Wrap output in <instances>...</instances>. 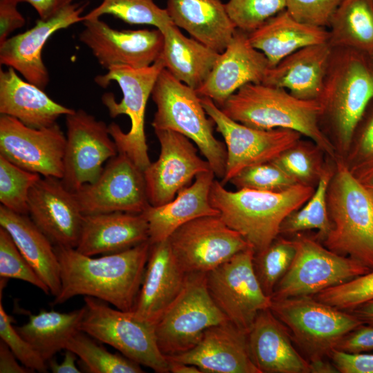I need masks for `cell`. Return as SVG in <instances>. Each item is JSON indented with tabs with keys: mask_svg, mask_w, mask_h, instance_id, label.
I'll list each match as a JSON object with an SVG mask.
<instances>
[{
	"mask_svg": "<svg viewBox=\"0 0 373 373\" xmlns=\"http://www.w3.org/2000/svg\"><path fill=\"white\" fill-rule=\"evenodd\" d=\"M54 248L60 266L61 287L53 305L84 296L120 310L132 311L144 279L151 248L149 241L98 258L84 255L75 248Z\"/></svg>",
	"mask_w": 373,
	"mask_h": 373,
	"instance_id": "6da1fadb",
	"label": "cell"
},
{
	"mask_svg": "<svg viewBox=\"0 0 373 373\" xmlns=\"http://www.w3.org/2000/svg\"><path fill=\"white\" fill-rule=\"evenodd\" d=\"M373 99V75L367 55L348 48H332L318 102L319 126L337 157L347 153L354 129Z\"/></svg>",
	"mask_w": 373,
	"mask_h": 373,
	"instance_id": "7a4b0ae2",
	"label": "cell"
},
{
	"mask_svg": "<svg viewBox=\"0 0 373 373\" xmlns=\"http://www.w3.org/2000/svg\"><path fill=\"white\" fill-rule=\"evenodd\" d=\"M314 190V187L298 184L280 192L248 189L232 191L215 179L209 198L224 222L257 253L280 235L285 218L302 207Z\"/></svg>",
	"mask_w": 373,
	"mask_h": 373,
	"instance_id": "3957f363",
	"label": "cell"
},
{
	"mask_svg": "<svg viewBox=\"0 0 373 373\" xmlns=\"http://www.w3.org/2000/svg\"><path fill=\"white\" fill-rule=\"evenodd\" d=\"M219 108L231 119L252 128L298 131L317 144L329 158L337 157L333 144L320 128L318 100L300 99L283 88L250 83Z\"/></svg>",
	"mask_w": 373,
	"mask_h": 373,
	"instance_id": "277c9868",
	"label": "cell"
},
{
	"mask_svg": "<svg viewBox=\"0 0 373 373\" xmlns=\"http://www.w3.org/2000/svg\"><path fill=\"white\" fill-rule=\"evenodd\" d=\"M327 205L329 229L321 242L372 270L373 198L340 157L334 160Z\"/></svg>",
	"mask_w": 373,
	"mask_h": 373,
	"instance_id": "5b68a950",
	"label": "cell"
},
{
	"mask_svg": "<svg viewBox=\"0 0 373 373\" xmlns=\"http://www.w3.org/2000/svg\"><path fill=\"white\" fill-rule=\"evenodd\" d=\"M151 96L157 108L151 123L154 131L171 130L188 137L209 163L216 177L222 180L227 163L226 146L215 137L214 123L207 117L196 90L164 68Z\"/></svg>",
	"mask_w": 373,
	"mask_h": 373,
	"instance_id": "8992f818",
	"label": "cell"
},
{
	"mask_svg": "<svg viewBox=\"0 0 373 373\" xmlns=\"http://www.w3.org/2000/svg\"><path fill=\"white\" fill-rule=\"evenodd\" d=\"M164 68L159 58L145 68L114 66L108 68L106 74L95 79V82L103 88L112 81L119 84L123 94L122 100L117 102L112 93H106L102 97V102L111 117L128 115L131 128L124 133L117 124L112 122L108 125V131L118 153L126 155L143 171L151 163L144 132L145 111L149 97Z\"/></svg>",
	"mask_w": 373,
	"mask_h": 373,
	"instance_id": "52a82bcc",
	"label": "cell"
},
{
	"mask_svg": "<svg viewBox=\"0 0 373 373\" xmlns=\"http://www.w3.org/2000/svg\"><path fill=\"white\" fill-rule=\"evenodd\" d=\"M270 310L310 363L326 359L343 337L363 324L351 312L311 296L271 298Z\"/></svg>",
	"mask_w": 373,
	"mask_h": 373,
	"instance_id": "ba28073f",
	"label": "cell"
},
{
	"mask_svg": "<svg viewBox=\"0 0 373 373\" xmlns=\"http://www.w3.org/2000/svg\"><path fill=\"white\" fill-rule=\"evenodd\" d=\"M84 303L81 331L140 365L157 373L169 372V361L157 345L155 325L93 297L85 296Z\"/></svg>",
	"mask_w": 373,
	"mask_h": 373,
	"instance_id": "9c48e42d",
	"label": "cell"
},
{
	"mask_svg": "<svg viewBox=\"0 0 373 373\" xmlns=\"http://www.w3.org/2000/svg\"><path fill=\"white\" fill-rule=\"evenodd\" d=\"M229 321L212 299L207 273L186 274L184 285L156 323L158 347L166 356L186 352L210 327Z\"/></svg>",
	"mask_w": 373,
	"mask_h": 373,
	"instance_id": "30bf717a",
	"label": "cell"
},
{
	"mask_svg": "<svg viewBox=\"0 0 373 373\" xmlns=\"http://www.w3.org/2000/svg\"><path fill=\"white\" fill-rule=\"evenodd\" d=\"M291 239L296 254L276 286L272 299L313 296L370 271L361 262L328 249L314 236L299 233Z\"/></svg>",
	"mask_w": 373,
	"mask_h": 373,
	"instance_id": "8fae6325",
	"label": "cell"
},
{
	"mask_svg": "<svg viewBox=\"0 0 373 373\" xmlns=\"http://www.w3.org/2000/svg\"><path fill=\"white\" fill-rule=\"evenodd\" d=\"M249 247L207 273L209 292L227 319L248 332L258 313L270 309L271 298L265 294L256 276Z\"/></svg>",
	"mask_w": 373,
	"mask_h": 373,
	"instance_id": "7c38bea8",
	"label": "cell"
},
{
	"mask_svg": "<svg viewBox=\"0 0 373 373\" xmlns=\"http://www.w3.org/2000/svg\"><path fill=\"white\" fill-rule=\"evenodd\" d=\"M201 102L225 142L227 163L220 182L223 185L246 167L273 161L303 136L290 129L252 128L227 116L210 98L201 97Z\"/></svg>",
	"mask_w": 373,
	"mask_h": 373,
	"instance_id": "4fadbf2b",
	"label": "cell"
},
{
	"mask_svg": "<svg viewBox=\"0 0 373 373\" xmlns=\"http://www.w3.org/2000/svg\"><path fill=\"white\" fill-rule=\"evenodd\" d=\"M168 240L176 261L186 274L207 273L251 247L220 215L193 219L177 229Z\"/></svg>",
	"mask_w": 373,
	"mask_h": 373,
	"instance_id": "5bb4252c",
	"label": "cell"
},
{
	"mask_svg": "<svg viewBox=\"0 0 373 373\" xmlns=\"http://www.w3.org/2000/svg\"><path fill=\"white\" fill-rule=\"evenodd\" d=\"M66 142L61 179L66 189L76 191L99 177L104 164L118 154L108 125L83 109L66 115Z\"/></svg>",
	"mask_w": 373,
	"mask_h": 373,
	"instance_id": "9a60e30c",
	"label": "cell"
},
{
	"mask_svg": "<svg viewBox=\"0 0 373 373\" xmlns=\"http://www.w3.org/2000/svg\"><path fill=\"white\" fill-rule=\"evenodd\" d=\"M84 215L142 213L149 205L144 171L126 155L108 160L96 181L74 192Z\"/></svg>",
	"mask_w": 373,
	"mask_h": 373,
	"instance_id": "2e32d148",
	"label": "cell"
},
{
	"mask_svg": "<svg viewBox=\"0 0 373 373\" xmlns=\"http://www.w3.org/2000/svg\"><path fill=\"white\" fill-rule=\"evenodd\" d=\"M66 142L57 123L33 128L15 117L0 116V155L42 177L62 178Z\"/></svg>",
	"mask_w": 373,
	"mask_h": 373,
	"instance_id": "e0dca14e",
	"label": "cell"
},
{
	"mask_svg": "<svg viewBox=\"0 0 373 373\" xmlns=\"http://www.w3.org/2000/svg\"><path fill=\"white\" fill-rule=\"evenodd\" d=\"M155 133L160 144V155L144 174L149 204L158 207L174 199L196 175L212 169L188 137L171 130Z\"/></svg>",
	"mask_w": 373,
	"mask_h": 373,
	"instance_id": "ac0fdd59",
	"label": "cell"
},
{
	"mask_svg": "<svg viewBox=\"0 0 373 373\" xmlns=\"http://www.w3.org/2000/svg\"><path fill=\"white\" fill-rule=\"evenodd\" d=\"M79 38L107 70L114 66L148 67L160 57L164 36L159 29L118 30L99 18L85 19Z\"/></svg>",
	"mask_w": 373,
	"mask_h": 373,
	"instance_id": "d6986e66",
	"label": "cell"
},
{
	"mask_svg": "<svg viewBox=\"0 0 373 373\" xmlns=\"http://www.w3.org/2000/svg\"><path fill=\"white\" fill-rule=\"evenodd\" d=\"M28 216L55 247H77L84 214L73 192L61 179L42 177L28 200Z\"/></svg>",
	"mask_w": 373,
	"mask_h": 373,
	"instance_id": "ffe728a7",
	"label": "cell"
},
{
	"mask_svg": "<svg viewBox=\"0 0 373 373\" xmlns=\"http://www.w3.org/2000/svg\"><path fill=\"white\" fill-rule=\"evenodd\" d=\"M86 4L72 3L51 18L39 19L24 32L8 38L0 44V63L14 68L26 81L44 90L49 73L42 59V50L48 39L57 30L84 21L81 16Z\"/></svg>",
	"mask_w": 373,
	"mask_h": 373,
	"instance_id": "44dd1931",
	"label": "cell"
},
{
	"mask_svg": "<svg viewBox=\"0 0 373 373\" xmlns=\"http://www.w3.org/2000/svg\"><path fill=\"white\" fill-rule=\"evenodd\" d=\"M269 64L265 55L250 43L248 33L236 29L204 83L196 90L220 107L245 84L262 83Z\"/></svg>",
	"mask_w": 373,
	"mask_h": 373,
	"instance_id": "7402d4cb",
	"label": "cell"
},
{
	"mask_svg": "<svg viewBox=\"0 0 373 373\" xmlns=\"http://www.w3.org/2000/svg\"><path fill=\"white\" fill-rule=\"evenodd\" d=\"M166 358L194 365L202 373H260L251 356L248 334L229 321L207 329L191 350Z\"/></svg>",
	"mask_w": 373,
	"mask_h": 373,
	"instance_id": "603a6c76",
	"label": "cell"
},
{
	"mask_svg": "<svg viewBox=\"0 0 373 373\" xmlns=\"http://www.w3.org/2000/svg\"><path fill=\"white\" fill-rule=\"evenodd\" d=\"M186 277L168 239L151 245L144 279L131 311L133 314L155 325L182 291Z\"/></svg>",
	"mask_w": 373,
	"mask_h": 373,
	"instance_id": "cb8c5ba5",
	"label": "cell"
},
{
	"mask_svg": "<svg viewBox=\"0 0 373 373\" xmlns=\"http://www.w3.org/2000/svg\"><path fill=\"white\" fill-rule=\"evenodd\" d=\"M248 343L260 373H312L310 363L294 347L289 331L270 309L258 313Z\"/></svg>",
	"mask_w": 373,
	"mask_h": 373,
	"instance_id": "d4e9b609",
	"label": "cell"
},
{
	"mask_svg": "<svg viewBox=\"0 0 373 373\" xmlns=\"http://www.w3.org/2000/svg\"><path fill=\"white\" fill-rule=\"evenodd\" d=\"M149 238L148 223L142 213L84 215L75 249L88 256L108 255L129 249Z\"/></svg>",
	"mask_w": 373,
	"mask_h": 373,
	"instance_id": "484cf974",
	"label": "cell"
},
{
	"mask_svg": "<svg viewBox=\"0 0 373 373\" xmlns=\"http://www.w3.org/2000/svg\"><path fill=\"white\" fill-rule=\"evenodd\" d=\"M215 178L212 170L202 172L171 201L158 207L149 205L142 213L148 223L151 245L167 240L177 229L193 219L219 215L209 198Z\"/></svg>",
	"mask_w": 373,
	"mask_h": 373,
	"instance_id": "4316f807",
	"label": "cell"
},
{
	"mask_svg": "<svg viewBox=\"0 0 373 373\" xmlns=\"http://www.w3.org/2000/svg\"><path fill=\"white\" fill-rule=\"evenodd\" d=\"M332 50L328 42L302 48L269 68L262 84L287 89L300 99L318 100Z\"/></svg>",
	"mask_w": 373,
	"mask_h": 373,
	"instance_id": "83f0119b",
	"label": "cell"
},
{
	"mask_svg": "<svg viewBox=\"0 0 373 373\" xmlns=\"http://www.w3.org/2000/svg\"><path fill=\"white\" fill-rule=\"evenodd\" d=\"M74 111L52 100L41 88L21 79L14 68L1 69V115L15 117L30 128H43Z\"/></svg>",
	"mask_w": 373,
	"mask_h": 373,
	"instance_id": "f1b7e54d",
	"label": "cell"
},
{
	"mask_svg": "<svg viewBox=\"0 0 373 373\" xmlns=\"http://www.w3.org/2000/svg\"><path fill=\"white\" fill-rule=\"evenodd\" d=\"M166 9L175 25L218 53L237 29L222 0H167Z\"/></svg>",
	"mask_w": 373,
	"mask_h": 373,
	"instance_id": "f546056e",
	"label": "cell"
},
{
	"mask_svg": "<svg viewBox=\"0 0 373 373\" xmlns=\"http://www.w3.org/2000/svg\"><path fill=\"white\" fill-rule=\"evenodd\" d=\"M248 37L265 55L271 68L302 48L328 42L329 32L297 21L285 9L249 32Z\"/></svg>",
	"mask_w": 373,
	"mask_h": 373,
	"instance_id": "4dcf8cb0",
	"label": "cell"
},
{
	"mask_svg": "<svg viewBox=\"0 0 373 373\" xmlns=\"http://www.w3.org/2000/svg\"><path fill=\"white\" fill-rule=\"evenodd\" d=\"M0 226L11 236L17 248L39 277L57 296L61 290L59 262L54 245L28 215L0 206Z\"/></svg>",
	"mask_w": 373,
	"mask_h": 373,
	"instance_id": "1f68e13d",
	"label": "cell"
},
{
	"mask_svg": "<svg viewBox=\"0 0 373 373\" xmlns=\"http://www.w3.org/2000/svg\"><path fill=\"white\" fill-rule=\"evenodd\" d=\"M160 30L164 36V45L159 58L164 68L197 90L207 79L220 53L186 37L172 21Z\"/></svg>",
	"mask_w": 373,
	"mask_h": 373,
	"instance_id": "d6a6232c",
	"label": "cell"
},
{
	"mask_svg": "<svg viewBox=\"0 0 373 373\" xmlns=\"http://www.w3.org/2000/svg\"><path fill=\"white\" fill-rule=\"evenodd\" d=\"M84 313V306L68 313L42 309L15 328L47 363L65 350L68 341L80 331Z\"/></svg>",
	"mask_w": 373,
	"mask_h": 373,
	"instance_id": "836d02e7",
	"label": "cell"
},
{
	"mask_svg": "<svg viewBox=\"0 0 373 373\" xmlns=\"http://www.w3.org/2000/svg\"><path fill=\"white\" fill-rule=\"evenodd\" d=\"M328 27L332 48L370 53L373 50V0H343Z\"/></svg>",
	"mask_w": 373,
	"mask_h": 373,
	"instance_id": "e575fe53",
	"label": "cell"
},
{
	"mask_svg": "<svg viewBox=\"0 0 373 373\" xmlns=\"http://www.w3.org/2000/svg\"><path fill=\"white\" fill-rule=\"evenodd\" d=\"M334 171V160H329L314 193L302 207L285 218L279 236L291 237L308 230H316L315 238L323 241L329 229L327 191Z\"/></svg>",
	"mask_w": 373,
	"mask_h": 373,
	"instance_id": "d590c367",
	"label": "cell"
},
{
	"mask_svg": "<svg viewBox=\"0 0 373 373\" xmlns=\"http://www.w3.org/2000/svg\"><path fill=\"white\" fill-rule=\"evenodd\" d=\"M328 157L314 141L300 139L271 162L298 184L316 187L328 162Z\"/></svg>",
	"mask_w": 373,
	"mask_h": 373,
	"instance_id": "8d00e7d4",
	"label": "cell"
},
{
	"mask_svg": "<svg viewBox=\"0 0 373 373\" xmlns=\"http://www.w3.org/2000/svg\"><path fill=\"white\" fill-rule=\"evenodd\" d=\"M65 350L73 352L84 370L91 373H142L140 365L124 355L113 354L97 340L79 331L67 343Z\"/></svg>",
	"mask_w": 373,
	"mask_h": 373,
	"instance_id": "74e56055",
	"label": "cell"
},
{
	"mask_svg": "<svg viewBox=\"0 0 373 373\" xmlns=\"http://www.w3.org/2000/svg\"><path fill=\"white\" fill-rule=\"evenodd\" d=\"M296 254L291 238L278 236L266 249L255 253L253 266L258 282L271 297L276 286L290 267Z\"/></svg>",
	"mask_w": 373,
	"mask_h": 373,
	"instance_id": "f35d334b",
	"label": "cell"
},
{
	"mask_svg": "<svg viewBox=\"0 0 373 373\" xmlns=\"http://www.w3.org/2000/svg\"><path fill=\"white\" fill-rule=\"evenodd\" d=\"M104 15H113L129 24L151 25L159 30L171 21L166 9L159 7L153 0H103L84 17L85 20Z\"/></svg>",
	"mask_w": 373,
	"mask_h": 373,
	"instance_id": "ab89813d",
	"label": "cell"
},
{
	"mask_svg": "<svg viewBox=\"0 0 373 373\" xmlns=\"http://www.w3.org/2000/svg\"><path fill=\"white\" fill-rule=\"evenodd\" d=\"M41 178L0 155L1 205L15 213L28 215V200L33 185Z\"/></svg>",
	"mask_w": 373,
	"mask_h": 373,
	"instance_id": "60d3db41",
	"label": "cell"
},
{
	"mask_svg": "<svg viewBox=\"0 0 373 373\" xmlns=\"http://www.w3.org/2000/svg\"><path fill=\"white\" fill-rule=\"evenodd\" d=\"M341 159L360 182L373 175V99L354 129L347 153Z\"/></svg>",
	"mask_w": 373,
	"mask_h": 373,
	"instance_id": "b9f144b4",
	"label": "cell"
},
{
	"mask_svg": "<svg viewBox=\"0 0 373 373\" xmlns=\"http://www.w3.org/2000/svg\"><path fill=\"white\" fill-rule=\"evenodd\" d=\"M229 182L238 189H248L268 192L283 191L298 184L271 162L246 167Z\"/></svg>",
	"mask_w": 373,
	"mask_h": 373,
	"instance_id": "7bdbcfd3",
	"label": "cell"
},
{
	"mask_svg": "<svg viewBox=\"0 0 373 373\" xmlns=\"http://www.w3.org/2000/svg\"><path fill=\"white\" fill-rule=\"evenodd\" d=\"M227 13L237 29L247 33L286 9L285 0H228Z\"/></svg>",
	"mask_w": 373,
	"mask_h": 373,
	"instance_id": "ee69618b",
	"label": "cell"
},
{
	"mask_svg": "<svg viewBox=\"0 0 373 373\" xmlns=\"http://www.w3.org/2000/svg\"><path fill=\"white\" fill-rule=\"evenodd\" d=\"M338 309L350 311L373 300V269L343 284L329 287L313 296Z\"/></svg>",
	"mask_w": 373,
	"mask_h": 373,
	"instance_id": "f6af8a7d",
	"label": "cell"
},
{
	"mask_svg": "<svg viewBox=\"0 0 373 373\" xmlns=\"http://www.w3.org/2000/svg\"><path fill=\"white\" fill-rule=\"evenodd\" d=\"M0 278L27 282L48 295V286L21 254L9 233L0 227Z\"/></svg>",
	"mask_w": 373,
	"mask_h": 373,
	"instance_id": "bcb514c9",
	"label": "cell"
},
{
	"mask_svg": "<svg viewBox=\"0 0 373 373\" xmlns=\"http://www.w3.org/2000/svg\"><path fill=\"white\" fill-rule=\"evenodd\" d=\"M0 299V337L20 363L33 372H47L48 364L12 325Z\"/></svg>",
	"mask_w": 373,
	"mask_h": 373,
	"instance_id": "7dc6e473",
	"label": "cell"
},
{
	"mask_svg": "<svg viewBox=\"0 0 373 373\" xmlns=\"http://www.w3.org/2000/svg\"><path fill=\"white\" fill-rule=\"evenodd\" d=\"M343 0H285L286 10L297 21L318 27H328Z\"/></svg>",
	"mask_w": 373,
	"mask_h": 373,
	"instance_id": "c3c4849f",
	"label": "cell"
},
{
	"mask_svg": "<svg viewBox=\"0 0 373 373\" xmlns=\"http://www.w3.org/2000/svg\"><path fill=\"white\" fill-rule=\"evenodd\" d=\"M328 357L341 373H373V354L350 353L333 349Z\"/></svg>",
	"mask_w": 373,
	"mask_h": 373,
	"instance_id": "681fc988",
	"label": "cell"
},
{
	"mask_svg": "<svg viewBox=\"0 0 373 373\" xmlns=\"http://www.w3.org/2000/svg\"><path fill=\"white\" fill-rule=\"evenodd\" d=\"M336 349L350 353L373 350V325L363 324L348 333Z\"/></svg>",
	"mask_w": 373,
	"mask_h": 373,
	"instance_id": "f907efd6",
	"label": "cell"
},
{
	"mask_svg": "<svg viewBox=\"0 0 373 373\" xmlns=\"http://www.w3.org/2000/svg\"><path fill=\"white\" fill-rule=\"evenodd\" d=\"M18 3L15 0H0V44L26 23L25 18L17 10Z\"/></svg>",
	"mask_w": 373,
	"mask_h": 373,
	"instance_id": "816d5d0a",
	"label": "cell"
},
{
	"mask_svg": "<svg viewBox=\"0 0 373 373\" xmlns=\"http://www.w3.org/2000/svg\"><path fill=\"white\" fill-rule=\"evenodd\" d=\"M18 3H28L37 11L39 19L46 20L63 8L73 3L74 0H15Z\"/></svg>",
	"mask_w": 373,
	"mask_h": 373,
	"instance_id": "f5cc1de1",
	"label": "cell"
},
{
	"mask_svg": "<svg viewBox=\"0 0 373 373\" xmlns=\"http://www.w3.org/2000/svg\"><path fill=\"white\" fill-rule=\"evenodd\" d=\"M18 359L8 345L0 341V373H28L33 372L23 365H19Z\"/></svg>",
	"mask_w": 373,
	"mask_h": 373,
	"instance_id": "db71d44e",
	"label": "cell"
},
{
	"mask_svg": "<svg viewBox=\"0 0 373 373\" xmlns=\"http://www.w3.org/2000/svg\"><path fill=\"white\" fill-rule=\"evenodd\" d=\"M77 356L69 350H65L63 360L58 363L54 358L47 362L48 368L53 373H80L82 371L77 366Z\"/></svg>",
	"mask_w": 373,
	"mask_h": 373,
	"instance_id": "11a10c76",
	"label": "cell"
},
{
	"mask_svg": "<svg viewBox=\"0 0 373 373\" xmlns=\"http://www.w3.org/2000/svg\"><path fill=\"white\" fill-rule=\"evenodd\" d=\"M363 324L373 325V300L364 303L350 311Z\"/></svg>",
	"mask_w": 373,
	"mask_h": 373,
	"instance_id": "9f6ffc18",
	"label": "cell"
},
{
	"mask_svg": "<svg viewBox=\"0 0 373 373\" xmlns=\"http://www.w3.org/2000/svg\"><path fill=\"white\" fill-rule=\"evenodd\" d=\"M168 360V359H167ZM169 372L172 373H202V371L195 365L168 360Z\"/></svg>",
	"mask_w": 373,
	"mask_h": 373,
	"instance_id": "6f0895ef",
	"label": "cell"
},
{
	"mask_svg": "<svg viewBox=\"0 0 373 373\" xmlns=\"http://www.w3.org/2000/svg\"><path fill=\"white\" fill-rule=\"evenodd\" d=\"M373 198V175L361 182Z\"/></svg>",
	"mask_w": 373,
	"mask_h": 373,
	"instance_id": "680465c9",
	"label": "cell"
},
{
	"mask_svg": "<svg viewBox=\"0 0 373 373\" xmlns=\"http://www.w3.org/2000/svg\"><path fill=\"white\" fill-rule=\"evenodd\" d=\"M366 55H367L369 67L373 75V50L370 52V53L367 54Z\"/></svg>",
	"mask_w": 373,
	"mask_h": 373,
	"instance_id": "91938a15",
	"label": "cell"
}]
</instances>
